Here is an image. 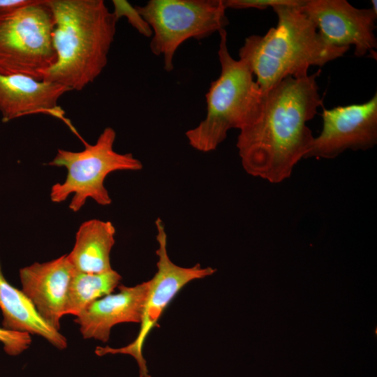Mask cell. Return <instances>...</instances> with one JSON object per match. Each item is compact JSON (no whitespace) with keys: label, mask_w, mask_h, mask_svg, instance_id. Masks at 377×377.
Returning <instances> with one entry per match:
<instances>
[{"label":"cell","mask_w":377,"mask_h":377,"mask_svg":"<svg viewBox=\"0 0 377 377\" xmlns=\"http://www.w3.org/2000/svg\"><path fill=\"white\" fill-rule=\"evenodd\" d=\"M301 6L273 8L276 26L264 35L246 37L239 50V59L248 64L264 93L284 78L306 75L310 66H323L349 50L327 42Z\"/></svg>","instance_id":"3957f363"},{"label":"cell","mask_w":377,"mask_h":377,"mask_svg":"<svg viewBox=\"0 0 377 377\" xmlns=\"http://www.w3.org/2000/svg\"><path fill=\"white\" fill-rule=\"evenodd\" d=\"M116 230L112 222L91 219L79 227L74 246L67 255L77 272L98 274L112 269L110 253Z\"/></svg>","instance_id":"9a60e30c"},{"label":"cell","mask_w":377,"mask_h":377,"mask_svg":"<svg viewBox=\"0 0 377 377\" xmlns=\"http://www.w3.org/2000/svg\"><path fill=\"white\" fill-rule=\"evenodd\" d=\"M116 131L108 126L93 145L84 142V149L73 151L59 149L49 165L64 167L67 175L63 182L54 184L50 190V199L61 202L73 195L69 208L78 212L88 199L103 206L109 205L112 199L104 182L107 176L116 171H137L142 163L131 153L114 151Z\"/></svg>","instance_id":"8992f818"},{"label":"cell","mask_w":377,"mask_h":377,"mask_svg":"<svg viewBox=\"0 0 377 377\" xmlns=\"http://www.w3.org/2000/svg\"><path fill=\"white\" fill-rule=\"evenodd\" d=\"M376 3L372 0L371 8H357L346 0H304L301 8L330 44L349 48L353 45L355 56L370 52L374 57Z\"/></svg>","instance_id":"9c48e42d"},{"label":"cell","mask_w":377,"mask_h":377,"mask_svg":"<svg viewBox=\"0 0 377 377\" xmlns=\"http://www.w3.org/2000/svg\"><path fill=\"white\" fill-rule=\"evenodd\" d=\"M0 309L6 330L38 335L54 347L64 350L66 338L50 326L38 314L22 290L11 286L4 277L0 263Z\"/></svg>","instance_id":"5bb4252c"},{"label":"cell","mask_w":377,"mask_h":377,"mask_svg":"<svg viewBox=\"0 0 377 377\" xmlns=\"http://www.w3.org/2000/svg\"><path fill=\"white\" fill-rule=\"evenodd\" d=\"M304 0H223L226 8L263 10L279 6H301Z\"/></svg>","instance_id":"d6986e66"},{"label":"cell","mask_w":377,"mask_h":377,"mask_svg":"<svg viewBox=\"0 0 377 377\" xmlns=\"http://www.w3.org/2000/svg\"><path fill=\"white\" fill-rule=\"evenodd\" d=\"M112 2L114 6L112 13L117 21L124 17L139 34L147 38H151L152 30L136 7L126 0H113Z\"/></svg>","instance_id":"e0dca14e"},{"label":"cell","mask_w":377,"mask_h":377,"mask_svg":"<svg viewBox=\"0 0 377 377\" xmlns=\"http://www.w3.org/2000/svg\"><path fill=\"white\" fill-rule=\"evenodd\" d=\"M121 280V275L112 269L98 274L75 271L68 288L65 315L77 316L96 300L111 294Z\"/></svg>","instance_id":"2e32d148"},{"label":"cell","mask_w":377,"mask_h":377,"mask_svg":"<svg viewBox=\"0 0 377 377\" xmlns=\"http://www.w3.org/2000/svg\"><path fill=\"white\" fill-rule=\"evenodd\" d=\"M67 255L45 263H34L20 269L22 290L40 316L56 330H60L69 285L75 272Z\"/></svg>","instance_id":"8fae6325"},{"label":"cell","mask_w":377,"mask_h":377,"mask_svg":"<svg viewBox=\"0 0 377 377\" xmlns=\"http://www.w3.org/2000/svg\"><path fill=\"white\" fill-rule=\"evenodd\" d=\"M149 286V281L133 287L119 285L118 293L105 295L89 305L74 320L82 337L106 343L113 326L140 323Z\"/></svg>","instance_id":"7c38bea8"},{"label":"cell","mask_w":377,"mask_h":377,"mask_svg":"<svg viewBox=\"0 0 377 377\" xmlns=\"http://www.w3.org/2000/svg\"><path fill=\"white\" fill-rule=\"evenodd\" d=\"M323 128L306 158H333L347 149L364 150L377 142V94L360 104L323 108Z\"/></svg>","instance_id":"30bf717a"},{"label":"cell","mask_w":377,"mask_h":377,"mask_svg":"<svg viewBox=\"0 0 377 377\" xmlns=\"http://www.w3.org/2000/svg\"><path fill=\"white\" fill-rule=\"evenodd\" d=\"M320 73L288 76L265 93L260 114L237 138L247 173L279 183L306 158L314 138L307 122L323 105L316 82Z\"/></svg>","instance_id":"6da1fadb"},{"label":"cell","mask_w":377,"mask_h":377,"mask_svg":"<svg viewBox=\"0 0 377 377\" xmlns=\"http://www.w3.org/2000/svg\"><path fill=\"white\" fill-rule=\"evenodd\" d=\"M54 27V65L44 81L82 90L107 65L116 20L103 0H47Z\"/></svg>","instance_id":"7a4b0ae2"},{"label":"cell","mask_w":377,"mask_h":377,"mask_svg":"<svg viewBox=\"0 0 377 377\" xmlns=\"http://www.w3.org/2000/svg\"><path fill=\"white\" fill-rule=\"evenodd\" d=\"M29 0H0V8L18 6L25 3Z\"/></svg>","instance_id":"ffe728a7"},{"label":"cell","mask_w":377,"mask_h":377,"mask_svg":"<svg viewBox=\"0 0 377 377\" xmlns=\"http://www.w3.org/2000/svg\"><path fill=\"white\" fill-rule=\"evenodd\" d=\"M219 34L220 75L205 95V118L185 134L188 144L202 152L215 150L229 130L241 131L253 124L261 113L265 97L248 64L230 54L226 29Z\"/></svg>","instance_id":"277c9868"},{"label":"cell","mask_w":377,"mask_h":377,"mask_svg":"<svg viewBox=\"0 0 377 377\" xmlns=\"http://www.w3.org/2000/svg\"><path fill=\"white\" fill-rule=\"evenodd\" d=\"M54 27L47 0L0 8V75L43 80L57 61Z\"/></svg>","instance_id":"5b68a950"},{"label":"cell","mask_w":377,"mask_h":377,"mask_svg":"<svg viewBox=\"0 0 377 377\" xmlns=\"http://www.w3.org/2000/svg\"><path fill=\"white\" fill-rule=\"evenodd\" d=\"M71 91L55 82L29 77L0 75V113L3 122L33 114L43 113L64 119L58 105L61 96Z\"/></svg>","instance_id":"4fadbf2b"},{"label":"cell","mask_w":377,"mask_h":377,"mask_svg":"<svg viewBox=\"0 0 377 377\" xmlns=\"http://www.w3.org/2000/svg\"><path fill=\"white\" fill-rule=\"evenodd\" d=\"M0 342L6 354L17 356L29 348L31 337L28 333L10 331L0 327Z\"/></svg>","instance_id":"ac0fdd59"},{"label":"cell","mask_w":377,"mask_h":377,"mask_svg":"<svg viewBox=\"0 0 377 377\" xmlns=\"http://www.w3.org/2000/svg\"><path fill=\"white\" fill-rule=\"evenodd\" d=\"M149 24L151 52L163 56L164 69H174V57L190 38L201 40L228 24L223 0H150L135 6Z\"/></svg>","instance_id":"52a82bcc"},{"label":"cell","mask_w":377,"mask_h":377,"mask_svg":"<svg viewBox=\"0 0 377 377\" xmlns=\"http://www.w3.org/2000/svg\"><path fill=\"white\" fill-rule=\"evenodd\" d=\"M156 241L158 247L156 251L158 260L157 272L149 280V289L144 306L140 332L131 343L121 347H96L95 353L101 357L105 355L125 354L132 356L139 367L140 377H151L146 360L142 355L143 346L147 336L155 327L163 310L176 294L190 281L203 279L216 271L211 267H202L196 264L191 267H183L175 265L170 259L167 251V234L161 218L155 221Z\"/></svg>","instance_id":"ba28073f"}]
</instances>
